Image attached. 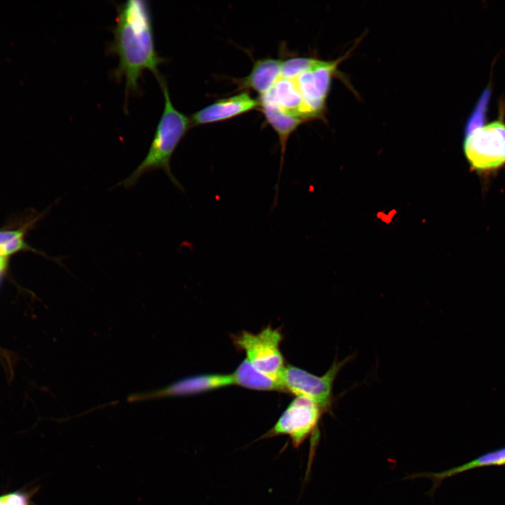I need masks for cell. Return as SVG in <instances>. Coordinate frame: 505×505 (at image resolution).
<instances>
[{"label":"cell","mask_w":505,"mask_h":505,"mask_svg":"<svg viewBox=\"0 0 505 505\" xmlns=\"http://www.w3.org/2000/svg\"><path fill=\"white\" fill-rule=\"evenodd\" d=\"M112 40L106 47L109 55L118 58L112 76L117 81L125 80V108L130 95H141L140 81L144 70L158 80L162 74L159 66L166 62L156 48L154 27L149 1L127 0L116 4Z\"/></svg>","instance_id":"cell-1"},{"label":"cell","mask_w":505,"mask_h":505,"mask_svg":"<svg viewBox=\"0 0 505 505\" xmlns=\"http://www.w3.org/2000/svg\"><path fill=\"white\" fill-rule=\"evenodd\" d=\"M0 505H30L29 494L20 491L1 494Z\"/></svg>","instance_id":"cell-17"},{"label":"cell","mask_w":505,"mask_h":505,"mask_svg":"<svg viewBox=\"0 0 505 505\" xmlns=\"http://www.w3.org/2000/svg\"><path fill=\"white\" fill-rule=\"evenodd\" d=\"M505 466V446L487 452L475 459L462 465L452 467L438 473H424L431 478L436 486H438L445 478L472 470L474 469ZM435 486V487H436Z\"/></svg>","instance_id":"cell-13"},{"label":"cell","mask_w":505,"mask_h":505,"mask_svg":"<svg viewBox=\"0 0 505 505\" xmlns=\"http://www.w3.org/2000/svg\"><path fill=\"white\" fill-rule=\"evenodd\" d=\"M259 102L260 103L259 109L262 112L266 121L277 134L281 147L280 167L275 190V202L276 203L288 140L290 136L302 123H304V121L299 118L283 112L273 104L267 102Z\"/></svg>","instance_id":"cell-11"},{"label":"cell","mask_w":505,"mask_h":505,"mask_svg":"<svg viewBox=\"0 0 505 505\" xmlns=\"http://www.w3.org/2000/svg\"><path fill=\"white\" fill-rule=\"evenodd\" d=\"M258 99L253 98L247 91L220 99L191 115V126L215 123L227 121L259 109Z\"/></svg>","instance_id":"cell-9"},{"label":"cell","mask_w":505,"mask_h":505,"mask_svg":"<svg viewBox=\"0 0 505 505\" xmlns=\"http://www.w3.org/2000/svg\"><path fill=\"white\" fill-rule=\"evenodd\" d=\"M342 60L325 61L315 58L308 69L290 78L302 100L307 121L323 114L332 79Z\"/></svg>","instance_id":"cell-6"},{"label":"cell","mask_w":505,"mask_h":505,"mask_svg":"<svg viewBox=\"0 0 505 505\" xmlns=\"http://www.w3.org/2000/svg\"><path fill=\"white\" fill-rule=\"evenodd\" d=\"M325 412L314 400L296 396L281 414L275 424L261 438L286 436L295 448H298L309 436L316 432Z\"/></svg>","instance_id":"cell-5"},{"label":"cell","mask_w":505,"mask_h":505,"mask_svg":"<svg viewBox=\"0 0 505 505\" xmlns=\"http://www.w3.org/2000/svg\"><path fill=\"white\" fill-rule=\"evenodd\" d=\"M315 58L308 57H292L283 60L281 76L285 78H293L308 69Z\"/></svg>","instance_id":"cell-15"},{"label":"cell","mask_w":505,"mask_h":505,"mask_svg":"<svg viewBox=\"0 0 505 505\" xmlns=\"http://www.w3.org/2000/svg\"><path fill=\"white\" fill-rule=\"evenodd\" d=\"M23 237L22 229L0 231V256L8 258L9 255L27 248Z\"/></svg>","instance_id":"cell-14"},{"label":"cell","mask_w":505,"mask_h":505,"mask_svg":"<svg viewBox=\"0 0 505 505\" xmlns=\"http://www.w3.org/2000/svg\"><path fill=\"white\" fill-rule=\"evenodd\" d=\"M282 62L281 59L273 58L256 60L246 76L234 80L237 89L252 90L260 96L266 94L280 77Z\"/></svg>","instance_id":"cell-10"},{"label":"cell","mask_w":505,"mask_h":505,"mask_svg":"<svg viewBox=\"0 0 505 505\" xmlns=\"http://www.w3.org/2000/svg\"><path fill=\"white\" fill-rule=\"evenodd\" d=\"M231 374L234 385L253 390L285 392L282 384L256 369L246 358Z\"/></svg>","instance_id":"cell-12"},{"label":"cell","mask_w":505,"mask_h":505,"mask_svg":"<svg viewBox=\"0 0 505 505\" xmlns=\"http://www.w3.org/2000/svg\"><path fill=\"white\" fill-rule=\"evenodd\" d=\"M231 338L236 348L245 353L246 359L256 369L282 384L286 365L280 349L283 338L280 328L268 325L257 333L243 330Z\"/></svg>","instance_id":"cell-3"},{"label":"cell","mask_w":505,"mask_h":505,"mask_svg":"<svg viewBox=\"0 0 505 505\" xmlns=\"http://www.w3.org/2000/svg\"><path fill=\"white\" fill-rule=\"evenodd\" d=\"M234 385L232 374H203L184 377L156 389L130 394L128 402L192 396Z\"/></svg>","instance_id":"cell-8"},{"label":"cell","mask_w":505,"mask_h":505,"mask_svg":"<svg viewBox=\"0 0 505 505\" xmlns=\"http://www.w3.org/2000/svg\"><path fill=\"white\" fill-rule=\"evenodd\" d=\"M157 81L163 92L164 106L150 147L142 161L119 185L130 188L144 175L161 170L175 187L183 191L181 183L171 171L170 160L178 144L192 127L191 120L173 105L164 76L162 75Z\"/></svg>","instance_id":"cell-2"},{"label":"cell","mask_w":505,"mask_h":505,"mask_svg":"<svg viewBox=\"0 0 505 505\" xmlns=\"http://www.w3.org/2000/svg\"><path fill=\"white\" fill-rule=\"evenodd\" d=\"M349 359V358H348ZM347 358L335 360L322 376L313 375L299 368L288 365L282 377L285 391L304 396L316 402L326 412L330 410L334 381Z\"/></svg>","instance_id":"cell-7"},{"label":"cell","mask_w":505,"mask_h":505,"mask_svg":"<svg viewBox=\"0 0 505 505\" xmlns=\"http://www.w3.org/2000/svg\"><path fill=\"white\" fill-rule=\"evenodd\" d=\"M464 152L472 170L488 173L505 164V123L497 121L466 135Z\"/></svg>","instance_id":"cell-4"},{"label":"cell","mask_w":505,"mask_h":505,"mask_svg":"<svg viewBox=\"0 0 505 505\" xmlns=\"http://www.w3.org/2000/svg\"><path fill=\"white\" fill-rule=\"evenodd\" d=\"M490 90H485L480 97L476 109L472 113L471 116L469 119L466 130L465 135H467L472 131L482 127L485 119V114L487 109V105L489 100Z\"/></svg>","instance_id":"cell-16"}]
</instances>
